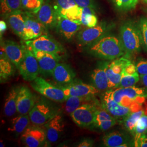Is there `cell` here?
<instances>
[{
	"mask_svg": "<svg viewBox=\"0 0 147 147\" xmlns=\"http://www.w3.org/2000/svg\"><path fill=\"white\" fill-rule=\"evenodd\" d=\"M131 61L129 58L123 56L112 60L110 63H106V72L109 81V88L118 87L121 82L124 68Z\"/></svg>",
	"mask_w": 147,
	"mask_h": 147,
	"instance_id": "9",
	"label": "cell"
},
{
	"mask_svg": "<svg viewBox=\"0 0 147 147\" xmlns=\"http://www.w3.org/2000/svg\"><path fill=\"white\" fill-rule=\"evenodd\" d=\"M132 134L134 136V140L137 139L138 137L143 134H147V106L144 114L141 116L137 121Z\"/></svg>",
	"mask_w": 147,
	"mask_h": 147,
	"instance_id": "35",
	"label": "cell"
},
{
	"mask_svg": "<svg viewBox=\"0 0 147 147\" xmlns=\"http://www.w3.org/2000/svg\"><path fill=\"white\" fill-rule=\"evenodd\" d=\"M25 28L24 40L36 39L44 34H47V28L39 21L36 16L25 11Z\"/></svg>",
	"mask_w": 147,
	"mask_h": 147,
	"instance_id": "12",
	"label": "cell"
},
{
	"mask_svg": "<svg viewBox=\"0 0 147 147\" xmlns=\"http://www.w3.org/2000/svg\"><path fill=\"white\" fill-rule=\"evenodd\" d=\"M76 74L69 65L65 63H59L53 71L52 76L57 84L67 86L74 81Z\"/></svg>",
	"mask_w": 147,
	"mask_h": 147,
	"instance_id": "21",
	"label": "cell"
},
{
	"mask_svg": "<svg viewBox=\"0 0 147 147\" xmlns=\"http://www.w3.org/2000/svg\"><path fill=\"white\" fill-rule=\"evenodd\" d=\"M82 26L66 18L58 16L55 28L58 34L65 40H69L82 29Z\"/></svg>",
	"mask_w": 147,
	"mask_h": 147,
	"instance_id": "18",
	"label": "cell"
},
{
	"mask_svg": "<svg viewBox=\"0 0 147 147\" xmlns=\"http://www.w3.org/2000/svg\"><path fill=\"white\" fill-rule=\"evenodd\" d=\"M82 8L80 7L78 5H75L67 10L61 12L58 16H62L81 25L80 20L82 14Z\"/></svg>",
	"mask_w": 147,
	"mask_h": 147,
	"instance_id": "33",
	"label": "cell"
},
{
	"mask_svg": "<svg viewBox=\"0 0 147 147\" xmlns=\"http://www.w3.org/2000/svg\"><path fill=\"white\" fill-rule=\"evenodd\" d=\"M21 1L22 9L36 15L40 9L45 0H21Z\"/></svg>",
	"mask_w": 147,
	"mask_h": 147,
	"instance_id": "36",
	"label": "cell"
},
{
	"mask_svg": "<svg viewBox=\"0 0 147 147\" xmlns=\"http://www.w3.org/2000/svg\"><path fill=\"white\" fill-rule=\"evenodd\" d=\"M35 104V97L31 90L26 86L19 87L17 96V112L20 115H27Z\"/></svg>",
	"mask_w": 147,
	"mask_h": 147,
	"instance_id": "17",
	"label": "cell"
},
{
	"mask_svg": "<svg viewBox=\"0 0 147 147\" xmlns=\"http://www.w3.org/2000/svg\"><path fill=\"white\" fill-rule=\"evenodd\" d=\"M31 50L37 58L40 69V73L45 76H52L53 71L59 63L61 57L51 53L36 50Z\"/></svg>",
	"mask_w": 147,
	"mask_h": 147,
	"instance_id": "10",
	"label": "cell"
},
{
	"mask_svg": "<svg viewBox=\"0 0 147 147\" xmlns=\"http://www.w3.org/2000/svg\"><path fill=\"white\" fill-rule=\"evenodd\" d=\"M104 95L123 106H138L143 105L147 100V89L135 86L125 88L117 87L106 91Z\"/></svg>",
	"mask_w": 147,
	"mask_h": 147,
	"instance_id": "3",
	"label": "cell"
},
{
	"mask_svg": "<svg viewBox=\"0 0 147 147\" xmlns=\"http://www.w3.org/2000/svg\"><path fill=\"white\" fill-rule=\"evenodd\" d=\"M143 1H144V2H146V3H147V0H142Z\"/></svg>",
	"mask_w": 147,
	"mask_h": 147,
	"instance_id": "48",
	"label": "cell"
},
{
	"mask_svg": "<svg viewBox=\"0 0 147 147\" xmlns=\"http://www.w3.org/2000/svg\"><path fill=\"white\" fill-rule=\"evenodd\" d=\"M76 4L80 7H90L94 9L96 8V5L94 0H74Z\"/></svg>",
	"mask_w": 147,
	"mask_h": 147,
	"instance_id": "41",
	"label": "cell"
},
{
	"mask_svg": "<svg viewBox=\"0 0 147 147\" xmlns=\"http://www.w3.org/2000/svg\"><path fill=\"white\" fill-rule=\"evenodd\" d=\"M45 134L48 141L56 142L63 133L64 124L62 116L57 113L45 124Z\"/></svg>",
	"mask_w": 147,
	"mask_h": 147,
	"instance_id": "20",
	"label": "cell"
},
{
	"mask_svg": "<svg viewBox=\"0 0 147 147\" xmlns=\"http://www.w3.org/2000/svg\"><path fill=\"white\" fill-rule=\"evenodd\" d=\"M19 87H14L10 90L5 100L4 112L7 117H11L17 112V96Z\"/></svg>",
	"mask_w": 147,
	"mask_h": 147,
	"instance_id": "26",
	"label": "cell"
},
{
	"mask_svg": "<svg viewBox=\"0 0 147 147\" xmlns=\"http://www.w3.org/2000/svg\"><path fill=\"white\" fill-rule=\"evenodd\" d=\"M19 70L22 78L27 81H33L40 73L37 58L31 50L26 45L25 47L24 56Z\"/></svg>",
	"mask_w": 147,
	"mask_h": 147,
	"instance_id": "7",
	"label": "cell"
},
{
	"mask_svg": "<svg viewBox=\"0 0 147 147\" xmlns=\"http://www.w3.org/2000/svg\"><path fill=\"white\" fill-rule=\"evenodd\" d=\"M106 64L95 69L91 74V78L95 87L99 90L109 88V81L106 72Z\"/></svg>",
	"mask_w": 147,
	"mask_h": 147,
	"instance_id": "25",
	"label": "cell"
},
{
	"mask_svg": "<svg viewBox=\"0 0 147 147\" xmlns=\"http://www.w3.org/2000/svg\"><path fill=\"white\" fill-rule=\"evenodd\" d=\"M25 43L30 49L51 53L60 57L65 53V49L63 46L47 34H44L32 40H26Z\"/></svg>",
	"mask_w": 147,
	"mask_h": 147,
	"instance_id": "5",
	"label": "cell"
},
{
	"mask_svg": "<svg viewBox=\"0 0 147 147\" xmlns=\"http://www.w3.org/2000/svg\"><path fill=\"white\" fill-rule=\"evenodd\" d=\"M35 16L47 29H53L56 26L58 14L49 0H45L40 9Z\"/></svg>",
	"mask_w": 147,
	"mask_h": 147,
	"instance_id": "15",
	"label": "cell"
},
{
	"mask_svg": "<svg viewBox=\"0 0 147 147\" xmlns=\"http://www.w3.org/2000/svg\"><path fill=\"white\" fill-rule=\"evenodd\" d=\"M53 5L58 15L63 11L76 5V4L74 0H55Z\"/></svg>",
	"mask_w": 147,
	"mask_h": 147,
	"instance_id": "38",
	"label": "cell"
},
{
	"mask_svg": "<svg viewBox=\"0 0 147 147\" xmlns=\"http://www.w3.org/2000/svg\"><path fill=\"white\" fill-rule=\"evenodd\" d=\"M1 147H4V144H3V142L2 141H1Z\"/></svg>",
	"mask_w": 147,
	"mask_h": 147,
	"instance_id": "47",
	"label": "cell"
},
{
	"mask_svg": "<svg viewBox=\"0 0 147 147\" xmlns=\"http://www.w3.org/2000/svg\"><path fill=\"white\" fill-rule=\"evenodd\" d=\"M5 18L13 32L23 39L25 28V11L21 9L15 11L6 16Z\"/></svg>",
	"mask_w": 147,
	"mask_h": 147,
	"instance_id": "22",
	"label": "cell"
},
{
	"mask_svg": "<svg viewBox=\"0 0 147 147\" xmlns=\"http://www.w3.org/2000/svg\"><path fill=\"white\" fill-rule=\"evenodd\" d=\"M32 82V87L38 93L48 99L58 102H63L67 99L61 87L55 86L42 77L38 76Z\"/></svg>",
	"mask_w": 147,
	"mask_h": 147,
	"instance_id": "6",
	"label": "cell"
},
{
	"mask_svg": "<svg viewBox=\"0 0 147 147\" xmlns=\"http://www.w3.org/2000/svg\"><path fill=\"white\" fill-rule=\"evenodd\" d=\"M98 106L92 102L84 103L80 106L70 116L74 123L80 127H88L93 125L95 113Z\"/></svg>",
	"mask_w": 147,
	"mask_h": 147,
	"instance_id": "8",
	"label": "cell"
},
{
	"mask_svg": "<svg viewBox=\"0 0 147 147\" xmlns=\"http://www.w3.org/2000/svg\"><path fill=\"white\" fill-rule=\"evenodd\" d=\"M117 119L102 107H98L95 113L93 125L102 131H106L116 125Z\"/></svg>",
	"mask_w": 147,
	"mask_h": 147,
	"instance_id": "23",
	"label": "cell"
},
{
	"mask_svg": "<svg viewBox=\"0 0 147 147\" xmlns=\"http://www.w3.org/2000/svg\"><path fill=\"white\" fill-rule=\"evenodd\" d=\"M30 121L29 115H20L17 116L11 121V126L8 130L16 134H21L26 129Z\"/></svg>",
	"mask_w": 147,
	"mask_h": 147,
	"instance_id": "28",
	"label": "cell"
},
{
	"mask_svg": "<svg viewBox=\"0 0 147 147\" xmlns=\"http://www.w3.org/2000/svg\"><path fill=\"white\" fill-rule=\"evenodd\" d=\"M140 80L141 81L142 84L147 88V74L140 75Z\"/></svg>",
	"mask_w": 147,
	"mask_h": 147,
	"instance_id": "46",
	"label": "cell"
},
{
	"mask_svg": "<svg viewBox=\"0 0 147 147\" xmlns=\"http://www.w3.org/2000/svg\"><path fill=\"white\" fill-rule=\"evenodd\" d=\"M46 138L45 132L40 128L33 126L27 128L21 140L27 147H40L44 146Z\"/></svg>",
	"mask_w": 147,
	"mask_h": 147,
	"instance_id": "19",
	"label": "cell"
},
{
	"mask_svg": "<svg viewBox=\"0 0 147 147\" xmlns=\"http://www.w3.org/2000/svg\"><path fill=\"white\" fill-rule=\"evenodd\" d=\"M140 80V74L136 73L134 74H127L122 73L121 82L118 87H129L134 86Z\"/></svg>",
	"mask_w": 147,
	"mask_h": 147,
	"instance_id": "37",
	"label": "cell"
},
{
	"mask_svg": "<svg viewBox=\"0 0 147 147\" xmlns=\"http://www.w3.org/2000/svg\"><path fill=\"white\" fill-rule=\"evenodd\" d=\"M136 67L137 71L140 75H147V59L143 58L139 59L136 64Z\"/></svg>",
	"mask_w": 147,
	"mask_h": 147,
	"instance_id": "40",
	"label": "cell"
},
{
	"mask_svg": "<svg viewBox=\"0 0 147 147\" xmlns=\"http://www.w3.org/2000/svg\"><path fill=\"white\" fill-rule=\"evenodd\" d=\"M115 27L113 23L101 22L92 27H85L78 33L77 40L79 45L88 47L107 33Z\"/></svg>",
	"mask_w": 147,
	"mask_h": 147,
	"instance_id": "4",
	"label": "cell"
},
{
	"mask_svg": "<svg viewBox=\"0 0 147 147\" xmlns=\"http://www.w3.org/2000/svg\"><path fill=\"white\" fill-rule=\"evenodd\" d=\"M1 48L5 51L6 56L19 69L25 54V46H21L17 42L8 40L1 42Z\"/></svg>",
	"mask_w": 147,
	"mask_h": 147,
	"instance_id": "16",
	"label": "cell"
},
{
	"mask_svg": "<svg viewBox=\"0 0 147 147\" xmlns=\"http://www.w3.org/2000/svg\"><path fill=\"white\" fill-rule=\"evenodd\" d=\"M93 97H81L71 96L65 100V111L67 113L71 114L74 111L79 108L80 106L84 103L90 102Z\"/></svg>",
	"mask_w": 147,
	"mask_h": 147,
	"instance_id": "30",
	"label": "cell"
},
{
	"mask_svg": "<svg viewBox=\"0 0 147 147\" xmlns=\"http://www.w3.org/2000/svg\"><path fill=\"white\" fill-rule=\"evenodd\" d=\"M7 25L6 22L4 20H1L0 21L1 36H2V34L7 30Z\"/></svg>",
	"mask_w": 147,
	"mask_h": 147,
	"instance_id": "45",
	"label": "cell"
},
{
	"mask_svg": "<svg viewBox=\"0 0 147 147\" xmlns=\"http://www.w3.org/2000/svg\"><path fill=\"white\" fill-rule=\"evenodd\" d=\"M103 101L102 106L117 120L121 121V122L131 113L140 110L143 106L132 107L123 106L105 95H104Z\"/></svg>",
	"mask_w": 147,
	"mask_h": 147,
	"instance_id": "13",
	"label": "cell"
},
{
	"mask_svg": "<svg viewBox=\"0 0 147 147\" xmlns=\"http://www.w3.org/2000/svg\"><path fill=\"white\" fill-rule=\"evenodd\" d=\"M56 114L51 106L45 102L40 101L36 103L29 112V116L33 124L42 125L45 124Z\"/></svg>",
	"mask_w": 147,
	"mask_h": 147,
	"instance_id": "11",
	"label": "cell"
},
{
	"mask_svg": "<svg viewBox=\"0 0 147 147\" xmlns=\"http://www.w3.org/2000/svg\"><path fill=\"white\" fill-rule=\"evenodd\" d=\"M147 100L144 103L142 109L137 111L132 112L121 121L124 127L131 133L133 131L139 119L145 112L147 106Z\"/></svg>",
	"mask_w": 147,
	"mask_h": 147,
	"instance_id": "27",
	"label": "cell"
},
{
	"mask_svg": "<svg viewBox=\"0 0 147 147\" xmlns=\"http://www.w3.org/2000/svg\"><path fill=\"white\" fill-rule=\"evenodd\" d=\"M127 137L120 132H112L105 135L102 138L103 144L107 147H126L130 146Z\"/></svg>",
	"mask_w": 147,
	"mask_h": 147,
	"instance_id": "24",
	"label": "cell"
},
{
	"mask_svg": "<svg viewBox=\"0 0 147 147\" xmlns=\"http://www.w3.org/2000/svg\"><path fill=\"white\" fill-rule=\"evenodd\" d=\"M1 15L6 16L18 10L22 9L21 0H1Z\"/></svg>",
	"mask_w": 147,
	"mask_h": 147,
	"instance_id": "31",
	"label": "cell"
},
{
	"mask_svg": "<svg viewBox=\"0 0 147 147\" xmlns=\"http://www.w3.org/2000/svg\"><path fill=\"white\" fill-rule=\"evenodd\" d=\"M119 39L125 51L124 56L129 58L140 53L142 42L138 22L131 20L125 21L119 29Z\"/></svg>",
	"mask_w": 147,
	"mask_h": 147,
	"instance_id": "2",
	"label": "cell"
},
{
	"mask_svg": "<svg viewBox=\"0 0 147 147\" xmlns=\"http://www.w3.org/2000/svg\"><path fill=\"white\" fill-rule=\"evenodd\" d=\"M93 141L90 139L86 138L80 142L77 146L79 147H93Z\"/></svg>",
	"mask_w": 147,
	"mask_h": 147,
	"instance_id": "44",
	"label": "cell"
},
{
	"mask_svg": "<svg viewBox=\"0 0 147 147\" xmlns=\"http://www.w3.org/2000/svg\"><path fill=\"white\" fill-rule=\"evenodd\" d=\"M61 88L63 89L67 99L71 96L94 97L99 92V90L94 86L86 84L82 82L74 81L70 84L62 86Z\"/></svg>",
	"mask_w": 147,
	"mask_h": 147,
	"instance_id": "14",
	"label": "cell"
},
{
	"mask_svg": "<svg viewBox=\"0 0 147 147\" xmlns=\"http://www.w3.org/2000/svg\"><path fill=\"white\" fill-rule=\"evenodd\" d=\"M7 57L0 58V76L1 80H7L13 75V67Z\"/></svg>",
	"mask_w": 147,
	"mask_h": 147,
	"instance_id": "32",
	"label": "cell"
},
{
	"mask_svg": "<svg viewBox=\"0 0 147 147\" xmlns=\"http://www.w3.org/2000/svg\"><path fill=\"white\" fill-rule=\"evenodd\" d=\"M80 21L82 26L87 27L96 26L98 23V19L96 16L95 9L90 7L82 8Z\"/></svg>",
	"mask_w": 147,
	"mask_h": 147,
	"instance_id": "29",
	"label": "cell"
},
{
	"mask_svg": "<svg viewBox=\"0 0 147 147\" xmlns=\"http://www.w3.org/2000/svg\"><path fill=\"white\" fill-rule=\"evenodd\" d=\"M87 51L96 57L106 60H113L125 55L120 39L108 34L87 47Z\"/></svg>",
	"mask_w": 147,
	"mask_h": 147,
	"instance_id": "1",
	"label": "cell"
},
{
	"mask_svg": "<svg viewBox=\"0 0 147 147\" xmlns=\"http://www.w3.org/2000/svg\"><path fill=\"white\" fill-rule=\"evenodd\" d=\"M123 72L127 74H134L136 73L137 71L136 65H135L134 64L132 63L131 62H130L125 66Z\"/></svg>",
	"mask_w": 147,
	"mask_h": 147,
	"instance_id": "43",
	"label": "cell"
},
{
	"mask_svg": "<svg viewBox=\"0 0 147 147\" xmlns=\"http://www.w3.org/2000/svg\"><path fill=\"white\" fill-rule=\"evenodd\" d=\"M133 145L136 147H147V135L143 134L134 140Z\"/></svg>",
	"mask_w": 147,
	"mask_h": 147,
	"instance_id": "42",
	"label": "cell"
},
{
	"mask_svg": "<svg viewBox=\"0 0 147 147\" xmlns=\"http://www.w3.org/2000/svg\"><path fill=\"white\" fill-rule=\"evenodd\" d=\"M116 9L120 11H128L134 9L138 0H110Z\"/></svg>",
	"mask_w": 147,
	"mask_h": 147,
	"instance_id": "34",
	"label": "cell"
},
{
	"mask_svg": "<svg viewBox=\"0 0 147 147\" xmlns=\"http://www.w3.org/2000/svg\"><path fill=\"white\" fill-rule=\"evenodd\" d=\"M141 33L142 47L147 53V18L142 16L138 21Z\"/></svg>",
	"mask_w": 147,
	"mask_h": 147,
	"instance_id": "39",
	"label": "cell"
}]
</instances>
